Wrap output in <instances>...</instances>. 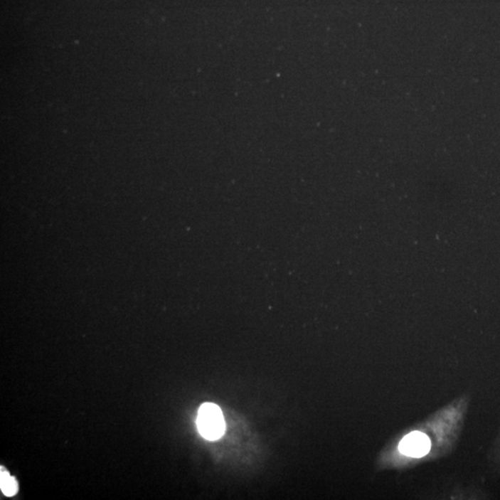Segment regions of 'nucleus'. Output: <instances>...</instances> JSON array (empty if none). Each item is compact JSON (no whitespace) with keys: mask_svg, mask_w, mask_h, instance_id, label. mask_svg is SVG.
<instances>
[{"mask_svg":"<svg viewBox=\"0 0 500 500\" xmlns=\"http://www.w3.org/2000/svg\"><path fill=\"white\" fill-rule=\"evenodd\" d=\"M196 425L202 437L211 441L219 440L225 431L222 410L213 403H205L199 408Z\"/></svg>","mask_w":500,"mask_h":500,"instance_id":"obj_1","label":"nucleus"},{"mask_svg":"<svg viewBox=\"0 0 500 500\" xmlns=\"http://www.w3.org/2000/svg\"><path fill=\"white\" fill-rule=\"evenodd\" d=\"M430 449L431 441L427 435L418 431L406 435L400 444V452L413 458H422L427 455Z\"/></svg>","mask_w":500,"mask_h":500,"instance_id":"obj_2","label":"nucleus"},{"mask_svg":"<svg viewBox=\"0 0 500 500\" xmlns=\"http://www.w3.org/2000/svg\"><path fill=\"white\" fill-rule=\"evenodd\" d=\"M0 486H1L2 492L7 496H14L18 491L17 481L3 468H1V475H0Z\"/></svg>","mask_w":500,"mask_h":500,"instance_id":"obj_3","label":"nucleus"}]
</instances>
